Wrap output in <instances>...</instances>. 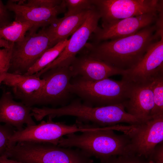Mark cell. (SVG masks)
<instances>
[{"mask_svg": "<svg viewBox=\"0 0 163 163\" xmlns=\"http://www.w3.org/2000/svg\"><path fill=\"white\" fill-rule=\"evenodd\" d=\"M70 66L72 72L73 77L79 76L93 81L114 75H122L125 71L117 68L83 53L76 56Z\"/></svg>", "mask_w": 163, "mask_h": 163, "instance_id": "obj_16", "label": "cell"}, {"mask_svg": "<svg viewBox=\"0 0 163 163\" xmlns=\"http://www.w3.org/2000/svg\"><path fill=\"white\" fill-rule=\"evenodd\" d=\"M146 163H157L151 160H147Z\"/></svg>", "mask_w": 163, "mask_h": 163, "instance_id": "obj_33", "label": "cell"}, {"mask_svg": "<svg viewBox=\"0 0 163 163\" xmlns=\"http://www.w3.org/2000/svg\"><path fill=\"white\" fill-rule=\"evenodd\" d=\"M9 12L6 5L0 0V28L11 22Z\"/></svg>", "mask_w": 163, "mask_h": 163, "instance_id": "obj_28", "label": "cell"}, {"mask_svg": "<svg viewBox=\"0 0 163 163\" xmlns=\"http://www.w3.org/2000/svg\"><path fill=\"white\" fill-rule=\"evenodd\" d=\"M25 2L20 4L8 0L6 6L10 11L14 13L15 21L31 22L43 27L50 25L57 19L58 15L66 11L64 0L60 5L52 8L29 6Z\"/></svg>", "mask_w": 163, "mask_h": 163, "instance_id": "obj_15", "label": "cell"}, {"mask_svg": "<svg viewBox=\"0 0 163 163\" xmlns=\"http://www.w3.org/2000/svg\"><path fill=\"white\" fill-rule=\"evenodd\" d=\"M45 83L35 74L26 75L7 72L2 83L11 88L13 95L26 106L32 107Z\"/></svg>", "mask_w": 163, "mask_h": 163, "instance_id": "obj_14", "label": "cell"}, {"mask_svg": "<svg viewBox=\"0 0 163 163\" xmlns=\"http://www.w3.org/2000/svg\"><path fill=\"white\" fill-rule=\"evenodd\" d=\"M14 43L0 38V47L10 48L13 46Z\"/></svg>", "mask_w": 163, "mask_h": 163, "instance_id": "obj_31", "label": "cell"}, {"mask_svg": "<svg viewBox=\"0 0 163 163\" xmlns=\"http://www.w3.org/2000/svg\"><path fill=\"white\" fill-rule=\"evenodd\" d=\"M148 160L157 163H163V142L157 145Z\"/></svg>", "mask_w": 163, "mask_h": 163, "instance_id": "obj_29", "label": "cell"}, {"mask_svg": "<svg viewBox=\"0 0 163 163\" xmlns=\"http://www.w3.org/2000/svg\"><path fill=\"white\" fill-rule=\"evenodd\" d=\"M159 13H149L120 20L109 24H102L90 38L92 43L123 38L134 34L142 29L155 23Z\"/></svg>", "mask_w": 163, "mask_h": 163, "instance_id": "obj_12", "label": "cell"}, {"mask_svg": "<svg viewBox=\"0 0 163 163\" xmlns=\"http://www.w3.org/2000/svg\"><path fill=\"white\" fill-rule=\"evenodd\" d=\"M162 23L158 19L155 24L127 37L87 42L83 53L118 69H129L139 62L150 45L160 38L163 34V26H160Z\"/></svg>", "mask_w": 163, "mask_h": 163, "instance_id": "obj_1", "label": "cell"}, {"mask_svg": "<svg viewBox=\"0 0 163 163\" xmlns=\"http://www.w3.org/2000/svg\"><path fill=\"white\" fill-rule=\"evenodd\" d=\"M7 72H0V85L2 83Z\"/></svg>", "mask_w": 163, "mask_h": 163, "instance_id": "obj_32", "label": "cell"}, {"mask_svg": "<svg viewBox=\"0 0 163 163\" xmlns=\"http://www.w3.org/2000/svg\"><path fill=\"white\" fill-rule=\"evenodd\" d=\"M163 72V34L152 43L139 62L125 71L122 79L132 83L149 82L156 74Z\"/></svg>", "mask_w": 163, "mask_h": 163, "instance_id": "obj_13", "label": "cell"}, {"mask_svg": "<svg viewBox=\"0 0 163 163\" xmlns=\"http://www.w3.org/2000/svg\"><path fill=\"white\" fill-rule=\"evenodd\" d=\"M69 112L71 116L77 117L80 122L88 124L91 123L103 127L113 126L120 123L134 125L145 121L128 113L123 103L92 107L77 100L71 105Z\"/></svg>", "mask_w": 163, "mask_h": 163, "instance_id": "obj_5", "label": "cell"}, {"mask_svg": "<svg viewBox=\"0 0 163 163\" xmlns=\"http://www.w3.org/2000/svg\"><path fill=\"white\" fill-rule=\"evenodd\" d=\"M130 140L133 154L148 160L155 147L163 142V116L152 117L137 125H131L125 133Z\"/></svg>", "mask_w": 163, "mask_h": 163, "instance_id": "obj_10", "label": "cell"}, {"mask_svg": "<svg viewBox=\"0 0 163 163\" xmlns=\"http://www.w3.org/2000/svg\"><path fill=\"white\" fill-rule=\"evenodd\" d=\"M12 94L3 91L0 98V123L11 126L17 130L23 129L24 125H36L31 115L32 107L14 100Z\"/></svg>", "mask_w": 163, "mask_h": 163, "instance_id": "obj_18", "label": "cell"}, {"mask_svg": "<svg viewBox=\"0 0 163 163\" xmlns=\"http://www.w3.org/2000/svg\"><path fill=\"white\" fill-rule=\"evenodd\" d=\"M5 155L24 163H93L90 157L77 148L30 141L10 146Z\"/></svg>", "mask_w": 163, "mask_h": 163, "instance_id": "obj_3", "label": "cell"}, {"mask_svg": "<svg viewBox=\"0 0 163 163\" xmlns=\"http://www.w3.org/2000/svg\"><path fill=\"white\" fill-rule=\"evenodd\" d=\"M154 107L150 117H154L163 116V72L154 76L151 79Z\"/></svg>", "mask_w": 163, "mask_h": 163, "instance_id": "obj_22", "label": "cell"}, {"mask_svg": "<svg viewBox=\"0 0 163 163\" xmlns=\"http://www.w3.org/2000/svg\"><path fill=\"white\" fill-rule=\"evenodd\" d=\"M62 0H28L26 5L39 7L52 8L60 5Z\"/></svg>", "mask_w": 163, "mask_h": 163, "instance_id": "obj_26", "label": "cell"}, {"mask_svg": "<svg viewBox=\"0 0 163 163\" xmlns=\"http://www.w3.org/2000/svg\"><path fill=\"white\" fill-rule=\"evenodd\" d=\"M100 159V163H146L147 161L134 154L113 156Z\"/></svg>", "mask_w": 163, "mask_h": 163, "instance_id": "obj_23", "label": "cell"}, {"mask_svg": "<svg viewBox=\"0 0 163 163\" xmlns=\"http://www.w3.org/2000/svg\"><path fill=\"white\" fill-rule=\"evenodd\" d=\"M69 40L62 41L46 51L24 75H31L43 69L60 55L68 43Z\"/></svg>", "mask_w": 163, "mask_h": 163, "instance_id": "obj_21", "label": "cell"}, {"mask_svg": "<svg viewBox=\"0 0 163 163\" xmlns=\"http://www.w3.org/2000/svg\"><path fill=\"white\" fill-rule=\"evenodd\" d=\"M73 77L70 66L56 67L43 73L40 77L45 83L34 105H67L72 94L68 87Z\"/></svg>", "mask_w": 163, "mask_h": 163, "instance_id": "obj_9", "label": "cell"}, {"mask_svg": "<svg viewBox=\"0 0 163 163\" xmlns=\"http://www.w3.org/2000/svg\"><path fill=\"white\" fill-rule=\"evenodd\" d=\"M5 155L0 156V163H24L16 160L9 159Z\"/></svg>", "mask_w": 163, "mask_h": 163, "instance_id": "obj_30", "label": "cell"}, {"mask_svg": "<svg viewBox=\"0 0 163 163\" xmlns=\"http://www.w3.org/2000/svg\"><path fill=\"white\" fill-rule=\"evenodd\" d=\"M115 126L100 127L85 131L79 134L74 133L61 138L58 145L65 148H78L91 157L100 159L113 156L132 154L130 140L126 133L116 134Z\"/></svg>", "mask_w": 163, "mask_h": 163, "instance_id": "obj_2", "label": "cell"}, {"mask_svg": "<svg viewBox=\"0 0 163 163\" xmlns=\"http://www.w3.org/2000/svg\"><path fill=\"white\" fill-rule=\"evenodd\" d=\"M99 12L102 24L163 11V0H91Z\"/></svg>", "mask_w": 163, "mask_h": 163, "instance_id": "obj_8", "label": "cell"}, {"mask_svg": "<svg viewBox=\"0 0 163 163\" xmlns=\"http://www.w3.org/2000/svg\"><path fill=\"white\" fill-rule=\"evenodd\" d=\"M48 118L34 125L27 126L21 130H15L9 139L10 146L23 141L48 143L58 145L60 139L65 135L77 132L92 129L89 125L76 122L72 125L54 122Z\"/></svg>", "mask_w": 163, "mask_h": 163, "instance_id": "obj_7", "label": "cell"}, {"mask_svg": "<svg viewBox=\"0 0 163 163\" xmlns=\"http://www.w3.org/2000/svg\"><path fill=\"white\" fill-rule=\"evenodd\" d=\"M40 26L31 22L14 21L0 28V38L11 43L22 40L26 33L32 29H38Z\"/></svg>", "mask_w": 163, "mask_h": 163, "instance_id": "obj_20", "label": "cell"}, {"mask_svg": "<svg viewBox=\"0 0 163 163\" xmlns=\"http://www.w3.org/2000/svg\"><path fill=\"white\" fill-rule=\"evenodd\" d=\"M32 29L21 41L14 43L8 72L25 74L43 54L52 47L43 27Z\"/></svg>", "mask_w": 163, "mask_h": 163, "instance_id": "obj_6", "label": "cell"}, {"mask_svg": "<svg viewBox=\"0 0 163 163\" xmlns=\"http://www.w3.org/2000/svg\"><path fill=\"white\" fill-rule=\"evenodd\" d=\"M130 84L122 79L117 81L107 78L93 81L75 76L71 79L68 89L72 94L81 98L84 104L101 107L122 103L126 101Z\"/></svg>", "mask_w": 163, "mask_h": 163, "instance_id": "obj_4", "label": "cell"}, {"mask_svg": "<svg viewBox=\"0 0 163 163\" xmlns=\"http://www.w3.org/2000/svg\"><path fill=\"white\" fill-rule=\"evenodd\" d=\"M68 14L77 13L88 10L94 8L91 0H64Z\"/></svg>", "mask_w": 163, "mask_h": 163, "instance_id": "obj_24", "label": "cell"}, {"mask_svg": "<svg viewBox=\"0 0 163 163\" xmlns=\"http://www.w3.org/2000/svg\"><path fill=\"white\" fill-rule=\"evenodd\" d=\"M89 10L72 14L66 13L63 17L57 18L47 27H43L51 47L68 39L84 22Z\"/></svg>", "mask_w": 163, "mask_h": 163, "instance_id": "obj_19", "label": "cell"}, {"mask_svg": "<svg viewBox=\"0 0 163 163\" xmlns=\"http://www.w3.org/2000/svg\"><path fill=\"white\" fill-rule=\"evenodd\" d=\"M101 16L94 7L88 11L87 18L82 24L71 36L67 45L59 56L52 63L35 74L40 77L43 73L58 67L69 66L87 43L91 35L98 27Z\"/></svg>", "mask_w": 163, "mask_h": 163, "instance_id": "obj_11", "label": "cell"}, {"mask_svg": "<svg viewBox=\"0 0 163 163\" xmlns=\"http://www.w3.org/2000/svg\"><path fill=\"white\" fill-rule=\"evenodd\" d=\"M13 46L10 48L0 49V72H8Z\"/></svg>", "mask_w": 163, "mask_h": 163, "instance_id": "obj_27", "label": "cell"}, {"mask_svg": "<svg viewBox=\"0 0 163 163\" xmlns=\"http://www.w3.org/2000/svg\"><path fill=\"white\" fill-rule=\"evenodd\" d=\"M151 84V80L145 83H131L128 99L123 103L128 113L143 120L152 118L150 114L154 104Z\"/></svg>", "mask_w": 163, "mask_h": 163, "instance_id": "obj_17", "label": "cell"}, {"mask_svg": "<svg viewBox=\"0 0 163 163\" xmlns=\"http://www.w3.org/2000/svg\"><path fill=\"white\" fill-rule=\"evenodd\" d=\"M16 130L11 126L0 123V156L5 154L10 145L9 139Z\"/></svg>", "mask_w": 163, "mask_h": 163, "instance_id": "obj_25", "label": "cell"}]
</instances>
